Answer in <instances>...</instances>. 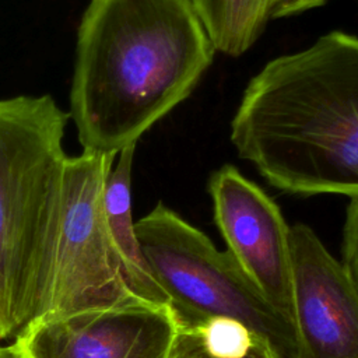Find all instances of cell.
Listing matches in <instances>:
<instances>
[{"label":"cell","instance_id":"277c9868","mask_svg":"<svg viewBox=\"0 0 358 358\" xmlns=\"http://www.w3.org/2000/svg\"><path fill=\"white\" fill-rule=\"evenodd\" d=\"M144 260L183 329L213 317L243 323L264 338L278 358H295L296 334L249 281L231 255L220 252L200 229L158 203L134 222Z\"/></svg>","mask_w":358,"mask_h":358},{"label":"cell","instance_id":"7a4b0ae2","mask_svg":"<svg viewBox=\"0 0 358 358\" xmlns=\"http://www.w3.org/2000/svg\"><path fill=\"white\" fill-rule=\"evenodd\" d=\"M238 155L274 187L358 197V38L334 31L256 74L231 122Z\"/></svg>","mask_w":358,"mask_h":358},{"label":"cell","instance_id":"52a82bcc","mask_svg":"<svg viewBox=\"0 0 358 358\" xmlns=\"http://www.w3.org/2000/svg\"><path fill=\"white\" fill-rule=\"evenodd\" d=\"M208 193L227 252L259 292L292 323L291 227L278 206L232 165L210 176Z\"/></svg>","mask_w":358,"mask_h":358},{"label":"cell","instance_id":"7c38bea8","mask_svg":"<svg viewBox=\"0 0 358 358\" xmlns=\"http://www.w3.org/2000/svg\"><path fill=\"white\" fill-rule=\"evenodd\" d=\"M172 358H218L206 351L194 329L180 327ZM235 358H278L271 345L262 337L255 336L249 350Z\"/></svg>","mask_w":358,"mask_h":358},{"label":"cell","instance_id":"ba28073f","mask_svg":"<svg viewBox=\"0 0 358 358\" xmlns=\"http://www.w3.org/2000/svg\"><path fill=\"white\" fill-rule=\"evenodd\" d=\"M295 358H358V291L305 224L289 231Z\"/></svg>","mask_w":358,"mask_h":358},{"label":"cell","instance_id":"3957f363","mask_svg":"<svg viewBox=\"0 0 358 358\" xmlns=\"http://www.w3.org/2000/svg\"><path fill=\"white\" fill-rule=\"evenodd\" d=\"M69 113L50 95L0 101V341L32 320L60 222Z\"/></svg>","mask_w":358,"mask_h":358},{"label":"cell","instance_id":"8fae6325","mask_svg":"<svg viewBox=\"0 0 358 358\" xmlns=\"http://www.w3.org/2000/svg\"><path fill=\"white\" fill-rule=\"evenodd\" d=\"M192 329L197 331L206 351L218 358L243 355L257 336L243 323L229 317H213Z\"/></svg>","mask_w":358,"mask_h":358},{"label":"cell","instance_id":"9a60e30c","mask_svg":"<svg viewBox=\"0 0 358 358\" xmlns=\"http://www.w3.org/2000/svg\"><path fill=\"white\" fill-rule=\"evenodd\" d=\"M0 358H21L13 345H0Z\"/></svg>","mask_w":358,"mask_h":358},{"label":"cell","instance_id":"8992f818","mask_svg":"<svg viewBox=\"0 0 358 358\" xmlns=\"http://www.w3.org/2000/svg\"><path fill=\"white\" fill-rule=\"evenodd\" d=\"M179 322L137 296L31 322L11 344L21 358H172Z\"/></svg>","mask_w":358,"mask_h":358},{"label":"cell","instance_id":"9c48e42d","mask_svg":"<svg viewBox=\"0 0 358 358\" xmlns=\"http://www.w3.org/2000/svg\"><path fill=\"white\" fill-rule=\"evenodd\" d=\"M136 144L119 152V161L103 183V211L110 238L120 259L124 282L129 291L141 299L168 305L169 301L152 277L134 229L131 217V166Z\"/></svg>","mask_w":358,"mask_h":358},{"label":"cell","instance_id":"30bf717a","mask_svg":"<svg viewBox=\"0 0 358 358\" xmlns=\"http://www.w3.org/2000/svg\"><path fill=\"white\" fill-rule=\"evenodd\" d=\"M274 0H192L215 50L243 55L271 18Z\"/></svg>","mask_w":358,"mask_h":358},{"label":"cell","instance_id":"6da1fadb","mask_svg":"<svg viewBox=\"0 0 358 358\" xmlns=\"http://www.w3.org/2000/svg\"><path fill=\"white\" fill-rule=\"evenodd\" d=\"M214 52L192 0H91L70 92L83 148L116 155L137 144L190 95Z\"/></svg>","mask_w":358,"mask_h":358},{"label":"cell","instance_id":"5b68a950","mask_svg":"<svg viewBox=\"0 0 358 358\" xmlns=\"http://www.w3.org/2000/svg\"><path fill=\"white\" fill-rule=\"evenodd\" d=\"M115 157L84 150L67 158L59 229L31 322L134 296L124 282L102 201Z\"/></svg>","mask_w":358,"mask_h":358},{"label":"cell","instance_id":"4fadbf2b","mask_svg":"<svg viewBox=\"0 0 358 358\" xmlns=\"http://www.w3.org/2000/svg\"><path fill=\"white\" fill-rule=\"evenodd\" d=\"M340 262L358 291V197L351 199L347 207Z\"/></svg>","mask_w":358,"mask_h":358},{"label":"cell","instance_id":"5bb4252c","mask_svg":"<svg viewBox=\"0 0 358 358\" xmlns=\"http://www.w3.org/2000/svg\"><path fill=\"white\" fill-rule=\"evenodd\" d=\"M327 0H274L271 7V18L289 17L315 7H320Z\"/></svg>","mask_w":358,"mask_h":358}]
</instances>
